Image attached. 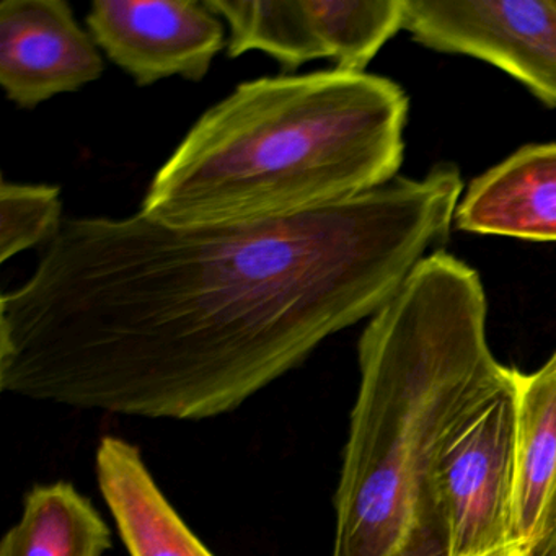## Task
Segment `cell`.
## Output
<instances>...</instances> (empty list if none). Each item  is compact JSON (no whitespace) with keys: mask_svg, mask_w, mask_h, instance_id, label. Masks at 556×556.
<instances>
[{"mask_svg":"<svg viewBox=\"0 0 556 556\" xmlns=\"http://www.w3.org/2000/svg\"><path fill=\"white\" fill-rule=\"evenodd\" d=\"M514 376L460 422L439 458L435 491L448 556H491L517 545Z\"/></svg>","mask_w":556,"mask_h":556,"instance_id":"5b68a950","label":"cell"},{"mask_svg":"<svg viewBox=\"0 0 556 556\" xmlns=\"http://www.w3.org/2000/svg\"><path fill=\"white\" fill-rule=\"evenodd\" d=\"M403 30L504 71L556 109V0H406Z\"/></svg>","mask_w":556,"mask_h":556,"instance_id":"8992f818","label":"cell"},{"mask_svg":"<svg viewBox=\"0 0 556 556\" xmlns=\"http://www.w3.org/2000/svg\"><path fill=\"white\" fill-rule=\"evenodd\" d=\"M110 546L112 532L99 510L73 484L58 481L27 494L0 556H103Z\"/></svg>","mask_w":556,"mask_h":556,"instance_id":"7c38bea8","label":"cell"},{"mask_svg":"<svg viewBox=\"0 0 556 556\" xmlns=\"http://www.w3.org/2000/svg\"><path fill=\"white\" fill-rule=\"evenodd\" d=\"M61 188L0 181V263L47 245L63 226Z\"/></svg>","mask_w":556,"mask_h":556,"instance_id":"4fadbf2b","label":"cell"},{"mask_svg":"<svg viewBox=\"0 0 556 556\" xmlns=\"http://www.w3.org/2000/svg\"><path fill=\"white\" fill-rule=\"evenodd\" d=\"M527 556H529V555H527Z\"/></svg>","mask_w":556,"mask_h":556,"instance_id":"2e32d148","label":"cell"},{"mask_svg":"<svg viewBox=\"0 0 556 556\" xmlns=\"http://www.w3.org/2000/svg\"><path fill=\"white\" fill-rule=\"evenodd\" d=\"M105 73L102 51L66 0L0 2V86L9 102L34 110Z\"/></svg>","mask_w":556,"mask_h":556,"instance_id":"ba28073f","label":"cell"},{"mask_svg":"<svg viewBox=\"0 0 556 556\" xmlns=\"http://www.w3.org/2000/svg\"><path fill=\"white\" fill-rule=\"evenodd\" d=\"M529 556H556V526L542 542L530 549Z\"/></svg>","mask_w":556,"mask_h":556,"instance_id":"5bb4252c","label":"cell"},{"mask_svg":"<svg viewBox=\"0 0 556 556\" xmlns=\"http://www.w3.org/2000/svg\"><path fill=\"white\" fill-rule=\"evenodd\" d=\"M86 25L139 87L170 77L201 83L227 47L226 24L206 0H93Z\"/></svg>","mask_w":556,"mask_h":556,"instance_id":"52a82bcc","label":"cell"},{"mask_svg":"<svg viewBox=\"0 0 556 556\" xmlns=\"http://www.w3.org/2000/svg\"><path fill=\"white\" fill-rule=\"evenodd\" d=\"M513 543L532 549L556 526V353L514 376Z\"/></svg>","mask_w":556,"mask_h":556,"instance_id":"30bf717a","label":"cell"},{"mask_svg":"<svg viewBox=\"0 0 556 556\" xmlns=\"http://www.w3.org/2000/svg\"><path fill=\"white\" fill-rule=\"evenodd\" d=\"M462 190L441 164L266 223L64 219L0 298V389L141 418L233 412L382 308L447 239Z\"/></svg>","mask_w":556,"mask_h":556,"instance_id":"6da1fadb","label":"cell"},{"mask_svg":"<svg viewBox=\"0 0 556 556\" xmlns=\"http://www.w3.org/2000/svg\"><path fill=\"white\" fill-rule=\"evenodd\" d=\"M454 223L478 236L556 242V144L526 146L475 178Z\"/></svg>","mask_w":556,"mask_h":556,"instance_id":"9c48e42d","label":"cell"},{"mask_svg":"<svg viewBox=\"0 0 556 556\" xmlns=\"http://www.w3.org/2000/svg\"><path fill=\"white\" fill-rule=\"evenodd\" d=\"M97 478L129 555L214 556L162 494L138 447L103 438Z\"/></svg>","mask_w":556,"mask_h":556,"instance_id":"8fae6325","label":"cell"},{"mask_svg":"<svg viewBox=\"0 0 556 556\" xmlns=\"http://www.w3.org/2000/svg\"><path fill=\"white\" fill-rule=\"evenodd\" d=\"M486 314L478 273L439 250L370 317L334 494L333 556H448L439 458L514 376L488 344Z\"/></svg>","mask_w":556,"mask_h":556,"instance_id":"7a4b0ae2","label":"cell"},{"mask_svg":"<svg viewBox=\"0 0 556 556\" xmlns=\"http://www.w3.org/2000/svg\"><path fill=\"white\" fill-rule=\"evenodd\" d=\"M408 116L405 90L331 70L239 84L203 113L142 200L174 226L288 219L395 180Z\"/></svg>","mask_w":556,"mask_h":556,"instance_id":"3957f363","label":"cell"},{"mask_svg":"<svg viewBox=\"0 0 556 556\" xmlns=\"http://www.w3.org/2000/svg\"><path fill=\"white\" fill-rule=\"evenodd\" d=\"M227 25V56L268 54L292 74L311 61L366 73L405 28L406 0H206Z\"/></svg>","mask_w":556,"mask_h":556,"instance_id":"277c9868","label":"cell"},{"mask_svg":"<svg viewBox=\"0 0 556 556\" xmlns=\"http://www.w3.org/2000/svg\"><path fill=\"white\" fill-rule=\"evenodd\" d=\"M529 553V548H523V546L520 545H513L509 546V548L503 549V552L494 553V555L491 556H527Z\"/></svg>","mask_w":556,"mask_h":556,"instance_id":"9a60e30c","label":"cell"}]
</instances>
